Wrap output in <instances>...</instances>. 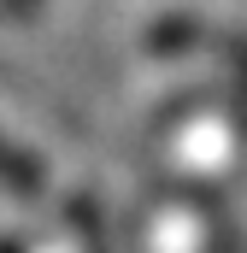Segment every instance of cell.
<instances>
[{
	"instance_id": "cell-1",
	"label": "cell",
	"mask_w": 247,
	"mask_h": 253,
	"mask_svg": "<svg viewBox=\"0 0 247 253\" xmlns=\"http://www.w3.org/2000/svg\"><path fill=\"white\" fill-rule=\"evenodd\" d=\"M0 189L6 194H36L41 189V165H36L24 147H12L6 135H0Z\"/></svg>"
},
{
	"instance_id": "cell-2",
	"label": "cell",
	"mask_w": 247,
	"mask_h": 253,
	"mask_svg": "<svg viewBox=\"0 0 247 253\" xmlns=\"http://www.w3.org/2000/svg\"><path fill=\"white\" fill-rule=\"evenodd\" d=\"M36 6H41V0H0V12H6V18H30Z\"/></svg>"
}]
</instances>
